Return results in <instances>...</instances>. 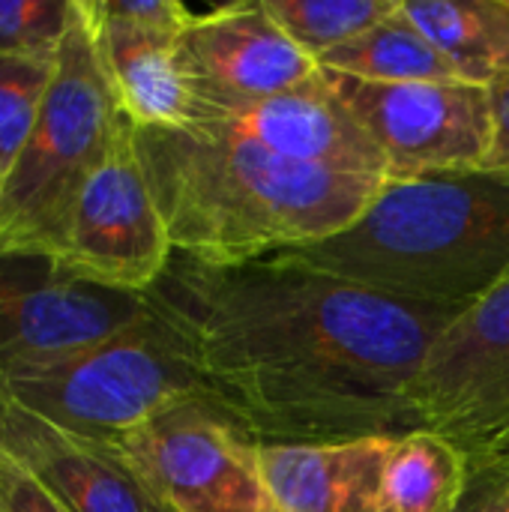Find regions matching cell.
I'll return each mask as SVG.
<instances>
[{"label":"cell","mask_w":509,"mask_h":512,"mask_svg":"<svg viewBox=\"0 0 509 512\" xmlns=\"http://www.w3.org/2000/svg\"><path fill=\"white\" fill-rule=\"evenodd\" d=\"M207 402L258 444H336L420 429L414 384L462 309L345 282L294 252L210 264L174 252L144 291Z\"/></svg>","instance_id":"cell-1"},{"label":"cell","mask_w":509,"mask_h":512,"mask_svg":"<svg viewBox=\"0 0 509 512\" xmlns=\"http://www.w3.org/2000/svg\"><path fill=\"white\" fill-rule=\"evenodd\" d=\"M135 147L174 252L210 264L315 246L345 231L387 180L288 162L213 120L135 129Z\"/></svg>","instance_id":"cell-2"},{"label":"cell","mask_w":509,"mask_h":512,"mask_svg":"<svg viewBox=\"0 0 509 512\" xmlns=\"http://www.w3.org/2000/svg\"><path fill=\"white\" fill-rule=\"evenodd\" d=\"M294 255L384 297L465 309L509 270V180L387 177L345 231Z\"/></svg>","instance_id":"cell-3"},{"label":"cell","mask_w":509,"mask_h":512,"mask_svg":"<svg viewBox=\"0 0 509 512\" xmlns=\"http://www.w3.org/2000/svg\"><path fill=\"white\" fill-rule=\"evenodd\" d=\"M120 108L99 63L81 0L57 48L36 129L0 189V258H54L72 204L102 162Z\"/></svg>","instance_id":"cell-4"},{"label":"cell","mask_w":509,"mask_h":512,"mask_svg":"<svg viewBox=\"0 0 509 512\" xmlns=\"http://www.w3.org/2000/svg\"><path fill=\"white\" fill-rule=\"evenodd\" d=\"M198 396L204 390L189 357L150 303L132 327L0 378V399L105 444Z\"/></svg>","instance_id":"cell-5"},{"label":"cell","mask_w":509,"mask_h":512,"mask_svg":"<svg viewBox=\"0 0 509 512\" xmlns=\"http://www.w3.org/2000/svg\"><path fill=\"white\" fill-rule=\"evenodd\" d=\"M168 512H279L261 444L204 396L111 444Z\"/></svg>","instance_id":"cell-6"},{"label":"cell","mask_w":509,"mask_h":512,"mask_svg":"<svg viewBox=\"0 0 509 512\" xmlns=\"http://www.w3.org/2000/svg\"><path fill=\"white\" fill-rule=\"evenodd\" d=\"M174 255L147 183L135 126L120 114L102 162L84 180L51 264L81 282L144 294Z\"/></svg>","instance_id":"cell-7"},{"label":"cell","mask_w":509,"mask_h":512,"mask_svg":"<svg viewBox=\"0 0 509 512\" xmlns=\"http://www.w3.org/2000/svg\"><path fill=\"white\" fill-rule=\"evenodd\" d=\"M336 93L378 144L387 177L486 171L495 144L492 96L471 81L372 84L327 72Z\"/></svg>","instance_id":"cell-8"},{"label":"cell","mask_w":509,"mask_h":512,"mask_svg":"<svg viewBox=\"0 0 509 512\" xmlns=\"http://www.w3.org/2000/svg\"><path fill=\"white\" fill-rule=\"evenodd\" d=\"M420 429L459 444L474 468L509 435V270L432 342L414 384Z\"/></svg>","instance_id":"cell-9"},{"label":"cell","mask_w":509,"mask_h":512,"mask_svg":"<svg viewBox=\"0 0 509 512\" xmlns=\"http://www.w3.org/2000/svg\"><path fill=\"white\" fill-rule=\"evenodd\" d=\"M147 315L144 294L90 285L48 258H0V378L96 345Z\"/></svg>","instance_id":"cell-10"},{"label":"cell","mask_w":509,"mask_h":512,"mask_svg":"<svg viewBox=\"0 0 509 512\" xmlns=\"http://www.w3.org/2000/svg\"><path fill=\"white\" fill-rule=\"evenodd\" d=\"M180 60L201 120L237 114L318 72V60L276 24L264 0L195 12L180 36Z\"/></svg>","instance_id":"cell-11"},{"label":"cell","mask_w":509,"mask_h":512,"mask_svg":"<svg viewBox=\"0 0 509 512\" xmlns=\"http://www.w3.org/2000/svg\"><path fill=\"white\" fill-rule=\"evenodd\" d=\"M213 123L297 165L336 174L387 177L384 153L351 114L321 66L306 81L237 114L216 117Z\"/></svg>","instance_id":"cell-12"},{"label":"cell","mask_w":509,"mask_h":512,"mask_svg":"<svg viewBox=\"0 0 509 512\" xmlns=\"http://www.w3.org/2000/svg\"><path fill=\"white\" fill-rule=\"evenodd\" d=\"M0 450L69 512H168L120 453L0 399Z\"/></svg>","instance_id":"cell-13"},{"label":"cell","mask_w":509,"mask_h":512,"mask_svg":"<svg viewBox=\"0 0 509 512\" xmlns=\"http://www.w3.org/2000/svg\"><path fill=\"white\" fill-rule=\"evenodd\" d=\"M102 72L120 114L135 129H189L201 123V105L180 60V39L162 36L81 0Z\"/></svg>","instance_id":"cell-14"},{"label":"cell","mask_w":509,"mask_h":512,"mask_svg":"<svg viewBox=\"0 0 509 512\" xmlns=\"http://www.w3.org/2000/svg\"><path fill=\"white\" fill-rule=\"evenodd\" d=\"M393 438L336 444H261V465L279 512H378Z\"/></svg>","instance_id":"cell-15"},{"label":"cell","mask_w":509,"mask_h":512,"mask_svg":"<svg viewBox=\"0 0 509 512\" xmlns=\"http://www.w3.org/2000/svg\"><path fill=\"white\" fill-rule=\"evenodd\" d=\"M402 12L465 81L509 75V0H402Z\"/></svg>","instance_id":"cell-16"},{"label":"cell","mask_w":509,"mask_h":512,"mask_svg":"<svg viewBox=\"0 0 509 512\" xmlns=\"http://www.w3.org/2000/svg\"><path fill=\"white\" fill-rule=\"evenodd\" d=\"M471 495V465L450 438L414 429L393 438L381 471L378 512H462Z\"/></svg>","instance_id":"cell-17"},{"label":"cell","mask_w":509,"mask_h":512,"mask_svg":"<svg viewBox=\"0 0 509 512\" xmlns=\"http://www.w3.org/2000/svg\"><path fill=\"white\" fill-rule=\"evenodd\" d=\"M318 66L324 72L372 84L465 81L456 66L405 18L402 6L390 18L321 54Z\"/></svg>","instance_id":"cell-18"},{"label":"cell","mask_w":509,"mask_h":512,"mask_svg":"<svg viewBox=\"0 0 509 512\" xmlns=\"http://www.w3.org/2000/svg\"><path fill=\"white\" fill-rule=\"evenodd\" d=\"M264 6L276 24L318 60L330 48L390 18L402 0H264Z\"/></svg>","instance_id":"cell-19"},{"label":"cell","mask_w":509,"mask_h":512,"mask_svg":"<svg viewBox=\"0 0 509 512\" xmlns=\"http://www.w3.org/2000/svg\"><path fill=\"white\" fill-rule=\"evenodd\" d=\"M54 57H3L0 54V189L24 153L42 114Z\"/></svg>","instance_id":"cell-20"},{"label":"cell","mask_w":509,"mask_h":512,"mask_svg":"<svg viewBox=\"0 0 509 512\" xmlns=\"http://www.w3.org/2000/svg\"><path fill=\"white\" fill-rule=\"evenodd\" d=\"M72 21V0H0V54L54 57Z\"/></svg>","instance_id":"cell-21"},{"label":"cell","mask_w":509,"mask_h":512,"mask_svg":"<svg viewBox=\"0 0 509 512\" xmlns=\"http://www.w3.org/2000/svg\"><path fill=\"white\" fill-rule=\"evenodd\" d=\"M99 3L108 15L120 21H129L135 27L153 30L162 36H174V39H180L195 18V12L177 0H99Z\"/></svg>","instance_id":"cell-22"},{"label":"cell","mask_w":509,"mask_h":512,"mask_svg":"<svg viewBox=\"0 0 509 512\" xmlns=\"http://www.w3.org/2000/svg\"><path fill=\"white\" fill-rule=\"evenodd\" d=\"M0 512H69L21 462L0 450Z\"/></svg>","instance_id":"cell-23"},{"label":"cell","mask_w":509,"mask_h":512,"mask_svg":"<svg viewBox=\"0 0 509 512\" xmlns=\"http://www.w3.org/2000/svg\"><path fill=\"white\" fill-rule=\"evenodd\" d=\"M492 96V120H495V144L486 162V174H507L509 171V75H501L489 84Z\"/></svg>","instance_id":"cell-24"},{"label":"cell","mask_w":509,"mask_h":512,"mask_svg":"<svg viewBox=\"0 0 509 512\" xmlns=\"http://www.w3.org/2000/svg\"><path fill=\"white\" fill-rule=\"evenodd\" d=\"M509 480V435L486 456L471 468V495L483 498L492 489L504 486Z\"/></svg>","instance_id":"cell-25"},{"label":"cell","mask_w":509,"mask_h":512,"mask_svg":"<svg viewBox=\"0 0 509 512\" xmlns=\"http://www.w3.org/2000/svg\"><path fill=\"white\" fill-rule=\"evenodd\" d=\"M471 512H509V495H504L501 489H495V492L477 498Z\"/></svg>","instance_id":"cell-26"},{"label":"cell","mask_w":509,"mask_h":512,"mask_svg":"<svg viewBox=\"0 0 509 512\" xmlns=\"http://www.w3.org/2000/svg\"><path fill=\"white\" fill-rule=\"evenodd\" d=\"M498 489H501L504 495H509V480H507V483H504V486H498ZM492 492H495V489H492Z\"/></svg>","instance_id":"cell-27"},{"label":"cell","mask_w":509,"mask_h":512,"mask_svg":"<svg viewBox=\"0 0 509 512\" xmlns=\"http://www.w3.org/2000/svg\"><path fill=\"white\" fill-rule=\"evenodd\" d=\"M498 177H504V180H509V171H507V174H498Z\"/></svg>","instance_id":"cell-28"}]
</instances>
